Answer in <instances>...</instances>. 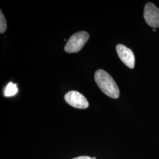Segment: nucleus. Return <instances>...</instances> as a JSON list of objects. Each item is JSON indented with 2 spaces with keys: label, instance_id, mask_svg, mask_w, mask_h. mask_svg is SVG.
<instances>
[{
  "label": "nucleus",
  "instance_id": "f257e3e1",
  "mask_svg": "<svg viewBox=\"0 0 159 159\" xmlns=\"http://www.w3.org/2000/svg\"><path fill=\"white\" fill-rule=\"evenodd\" d=\"M94 79L100 89L105 94L113 98H118L120 96V90L118 85L112 77L103 70H97Z\"/></svg>",
  "mask_w": 159,
  "mask_h": 159
},
{
  "label": "nucleus",
  "instance_id": "f03ea898",
  "mask_svg": "<svg viewBox=\"0 0 159 159\" xmlns=\"http://www.w3.org/2000/svg\"><path fill=\"white\" fill-rule=\"evenodd\" d=\"M89 39V34L85 31H80L71 35L64 50L68 53H75L80 51Z\"/></svg>",
  "mask_w": 159,
  "mask_h": 159
},
{
  "label": "nucleus",
  "instance_id": "6e6552de",
  "mask_svg": "<svg viewBox=\"0 0 159 159\" xmlns=\"http://www.w3.org/2000/svg\"><path fill=\"white\" fill-rule=\"evenodd\" d=\"M73 159H93L91 158L89 156H80V157H77Z\"/></svg>",
  "mask_w": 159,
  "mask_h": 159
},
{
  "label": "nucleus",
  "instance_id": "20e7f679",
  "mask_svg": "<svg viewBox=\"0 0 159 159\" xmlns=\"http://www.w3.org/2000/svg\"><path fill=\"white\" fill-rule=\"evenodd\" d=\"M144 18L149 26L153 28L159 27V10L153 4L148 2L145 6Z\"/></svg>",
  "mask_w": 159,
  "mask_h": 159
},
{
  "label": "nucleus",
  "instance_id": "39448f33",
  "mask_svg": "<svg viewBox=\"0 0 159 159\" xmlns=\"http://www.w3.org/2000/svg\"><path fill=\"white\" fill-rule=\"evenodd\" d=\"M116 50L120 60L127 67L131 69L134 67L135 57L131 50L123 44H118Z\"/></svg>",
  "mask_w": 159,
  "mask_h": 159
},
{
  "label": "nucleus",
  "instance_id": "423d86ee",
  "mask_svg": "<svg viewBox=\"0 0 159 159\" xmlns=\"http://www.w3.org/2000/svg\"><path fill=\"white\" fill-rule=\"evenodd\" d=\"M17 85L10 82L6 86L4 90V96L6 97L13 96L17 94Z\"/></svg>",
  "mask_w": 159,
  "mask_h": 159
},
{
  "label": "nucleus",
  "instance_id": "7ed1b4c3",
  "mask_svg": "<svg viewBox=\"0 0 159 159\" xmlns=\"http://www.w3.org/2000/svg\"><path fill=\"white\" fill-rule=\"evenodd\" d=\"M64 98L68 104L75 108L84 109L88 108L89 106L85 97L78 91H69L66 94Z\"/></svg>",
  "mask_w": 159,
  "mask_h": 159
},
{
  "label": "nucleus",
  "instance_id": "0eeeda50",
  "mask_svg": "<svg viewBox=\"0 0 159 159\" xmlns=\"http://www.w3.org/2000/svg\"><path fill=\"white\" fill-rule=\"evenodd\" d=\"M1 14H0V33L1 34L4 33L7 30V22H6V18L2 13V11L1 10Z\"/></svg>",
  "mask_w": 159,
  "mask_h": 159
}]
</instances>
